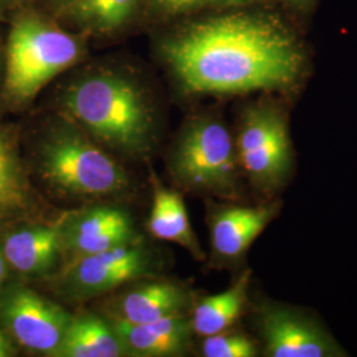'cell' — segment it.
<instances>
[{
    "label": "cell",
    "mask_w": 357,
    "mask_h": 357,
    "mask_svg": "<svg viewBox=\"0 0 357 357\" xmlns=\"http://www.w3.org/2000/svg\"><path fill=\"white\" fill-rule=\"evenodd\" d=\"M167 169L178 190L225 200L240 193L241 167L234 138L215 115L190 119L168 150Z\"/></svg>",
    "instance_id": "obj_4"
},
{
    "label": "cell",
    "mask_w": 357,
    "mask_h": 357,
    "mask_svg": "<svg viewBox=\"0 0 357 357\" xmlns=\"http://www.w3.org/2000/svg\"><path fill=\"white\" fill-rule=\"evenodd\" d=\"M78 38L38 16L26 15L13 23L6 61L1 101L19 110L43 88L82 56Z\"/></svg>",
    "instance_id": "obj_5"
},
{
    "label": "cell",
    "mask_w": 357,
    "mask_h": 357,
    "mask_svg": "<svg viewBox=\"0 0 357 357\" xmlns=\"http://www.w3.org/2000/svg\"><path fill=\"white\" fill-rule=\"evenodd\" d=\"M19 347L15 344L11 336L0 328V357L17 356Z\"/></svg>",
    "instance_id": "obj_22"
},
{
    "label": "cell",
    "mask_w": 357,
    "mask_h": 357,
    "mask_svg": "<svg viewBox=\"0 0 357 357\" xmlns=\"http://www.w3.org/2000/svg\"><path fill=\"white\" fill-rule=\"evenodd\" d=\"M72 315L29 282L15 277L0 295V328L19 349L38 356L56 357Z\"/></svg>",
    "instance_id": "obj_8"
},
{
    "label": "cell",
    "mask_w": 357,
    "mask_h": 357,
    "mask_svg": "<svg viewBox=\"0 0 357 357\" xmlns=\"http://www.w3.org/2000/svg\"><path fill=\"white\" fill-rule=\"evenodd\" d=\"M56 224L64 265L85 255L144 238L134 213L123 203L73 206L61 212Z\"/></svg>",
    "instance_id": "obj_9"
},
{
    "label": "cell",
    "mask_w": 357,
    "mask_h": 357,
    "mask_svg": "<svg viewBox=\"0 0 357 357\" xmlns=\"http://www.w3.org/2000/svg\"><path fill=\"white\" fill-rule=\"evenodd\" d=\"M110 321L125 345L128 356H184L191 348L195 335L190 314L141 324Z\"/></svg>",
    "instance_id": "obj_15"
},
{
    "label": "cell",
    "mask_w": 357,
    "mask_h": 357,
    "mask_svg": "<svg viewBox=\"0 0 357 357\" xmlns=\"http://www.w3.org/2000/svg\"><path fill=\"white\" fill-rule=\"evenodd\" d=\"M250 277L252 271L246 270L228 290L193 303L190 318L195 335L205 337L229 330L243 314Z\"/></svg>",
    "instance_id": "obj_18"
},
{
    "label": "cell",
    "mask_w": 357,
    "mask_h": 357,
    "mask_svg": "<svg viewBox=\"0 0 357 357\" xmlns=\"http://www.w3.org/2000/svg\"><path fill=\"white\" fill-rule=\"evenodd\" d=\"M149 181L153 190V206L147 220V230L153 238L178 243L197 259H204V250L192 229L191 221L183 196L176 190L166 187L149 167Z\"/></svg>",
    "instance_id": "obj_16"
},
{
    "label": "cell",
    "mask_w": 357,
    "mask_h": 357,
    "mask_svg": "<svg viewBox=\"0 0 357 357\" xmlns=\"http://www.w3.org/2000/svg\"><path fill=\"white\" fill-rule=\"evenodd\" d=\"M13 271L7 264V259L3 255L1 249H0V295L3 293V290L6 289V286L8 284V282L13 280Z\"/></svg>",
    "instance_id": "obj_23"
},
{
    "label": "cell",
    "mask_w": 357,
    "mask_h": 357,
    "mask_svg": "<svg viewBox=\"0 0 357 357\" xmlns=\"http://www.w3.org/2000/svg\"><path fill=\"white\" fill-rule=\"evenodd\" d=\"M258 0H153L156 11L165 15H183L206 7H243Z\"/></svg>",
    "instance_id": "obj_21"
},
{
    "label": "cell",
    "mask_w": 357,
    "mask_h": 357,
    "mask_svg": "<svg viewBox=\"0 0 357 357\" xmlns=\"http://www.w3.org/2000/svg\"><path fill=\"white\" fill-rule=\"evenodd\" d=\"M278 213L275 204L213 205L208 212L212 259L217 266L241 261L255 238Z\"/></svg>",
    "instance_id": "obj_13"
},
{
    "label": "cell",
    "mask_w": 357,
    "mask_h": 357,
    "mask_svg": "<svg viewBox=\"0 0 357 357\" xmlns=\"http://www.w3.org/2000/svg\"><path fill=\"white\" fill-rule=\"evenodd\" d=\"M139 0H78L76 13L81 23L98 32H110L123 26Z\"/></svg>",
    "instance_id": "obj_19"
},
{
    "label": "cell",
    "mask_w": 357,
    "mask_h": 357,
    "mask_svg": "<svg viewBox=\"0 0 357 357\" xmlns=\"http://www.w3.org/2000/svg\"><path fill=\"white\" fill-rule=\"evenodd\" d=\"M281 1L283 4H287L294 8H299V10H306L307 7L312 3V0H277Z\"/></svg>",
    "instance_id": "obj_24"
},
{
    "label": "cell",
    "mask_w": 357,
    "mask_h": 357,
    "mask_svg": "<svg viewBox=\"0 0 357 357\" xmlns=\"http://www.w3.org/2000/svg\"><path fill=\"white\" fill-rule=\"evenodd\" d=\"M258 330L268 356H335L337 347L314 321L283 307L264 306L258 311Z\"/></svg>",
    "instance_id": "obj_14"
},
{
    "label": "cell",
    "mask_w": 357,
    "mask_h": 357,
    "mask_svg": "<svg viewBox=\"0 0 357 357\" xmlns=\"http://www.w3.org/2000/svg\"><path fill=\"white\" fill-rule=\"evenodd\" d=\"M59 215L31 176L17 131L0 123V228L19 221H53Z\"/></svg>",
    "instance_id": "obj_11"
},
{
    "label": "cell",
    "mask_w": 357,
    "mask_h": 357,
    "mask_svg": "<svg viewBox=\"0 0 357 357\" xmlns=\"http://www.w3.org/2000/svg\"><path fill=\"white\" fill-rule=\"evenodd\" d=\"M101 299L98 312L107 319L128 324L190 314L195 303L185 283L160 274L128 282Z\"/></svg>",
    "instance_id": "obj_10"
},
{
    "label": "cell",
    "mask_w": 357,
    "mask_h": 357,
    "mask_svg": "<svg viewBox=\"0 0 357 357\" xmlns=\"http://www.w3.org/2000/svg\"><path fill=\"white\" fill-rule=\"evenodd\" d=\"M57 1H61V3H66V4H68V3H69V4H76L78 0H57Z\"/></svg>",
    "instance_id": "obj_25"
},
{
    "label": "cell",
    "mask_w": 357,
    "mask_h": 357,
    "mask_svg": "<svg viewBox=\"0 0 357 357\" xmlns=\"http://www.w3.org/2000/svg\"><path fill=\"white\" fill-rule=\"evenodd\" d=\"M0 249L13 277L29 283L47 281L64 265L56 220L1 227Z\"/></svg>",
    "instance_id": "obj_12"
},
{
    "label": "cell",
    "mask_w": 357,
    "mask_h": 357,
    "mask_svg": "<svg viewBox=\"0 0 357 357\" xmlns=\"http://www.w3.org/2000/svg\"><path fill=\"white\" fill-rule=\"evenodd\" d=\"M241 171L258 191L273 193L289 178L293 153L280 107L258 102L245 109L234 138Z\"/></svg>",
    "instance_id": "obj_7"
},
{
    "label": "cell",
    "mask_w": 357,
    "mask_h": 357,
    "mask_svg": "<svg viewBox=\"0 0 357 357\" xmlns=\"http://www.w3.org/2000/svg\"><path fill=\"white\" fill-rule=\"evenodd\" d=\"M61 114L121 159L144 162L159 144V125L149 91L132 77L100 69L63 90Z\"/></svg>",
    "instance_id": "obj_3"
},
{
    "label": "cell",
    "mask_w": 357,
    "mask_h": 357,
    "mask_svg": "<svg viewBox=\"0 0 357 357\" xmlns=\"http://www.w3.org/2000/svg\"><path fill=\"white\" fill-rule=\"evenodd\" d=\"M162 56L190 94L291 88L306 65L293 32L259 13H230L190 24L163 41Z\"/></svg>",
    "instance_id": "obj_1"
},
{
    "label": "cell",
    "mask_w": 357,
    "mask_h": 357,
    "mask_svg": "<svg viewBox=\"0 0 357 357\" xmlns=\"http://www.w3.org/2000/svg\"><path fill=\"white\" fill-rule=\"evenodd\" d=\"M126 348L114 326L101 312H77L56 357H125Z\"/></svg>",
    "instance_id": "obj_17"
},
{
    "label": "cell",
    "mask_w": 357,
    "mask_h": 357,
    "mask_svg": "<svg viewBox=\"0 0 357 357\" xmlns=\"http://www.w3.org/2000/svg\"><path fill=\"white\" fill-rule=\"evenodd\" d=\"M24 153L38 190L72 208L125 204L135 193V183L121 158L66 115H59L43 128Z\"/></svg>",
    "instance_id": "obj_2"
},
{
    "label": "cell",
    "mask_w": 357,
    "mask_h": 357,
    "mask_svg": "<svg viewBox=\"0 0 357 357\" xmlns=\"http://www.w3.org/2000/svg\"><path fill=\"white\" fill-rule=\"evenodd\" d=\"M162 271L163 257L143 238L75 259L47 282L59 299L79 305L101 299L128 282Z\"/></svg>",
    "instance_id": "obj_6"
},
{
    "label": "cell",
    "mask_w": 357,
    "mask_h": 357,
    "mask_svg": "<svg viewBox=\"0 0 357 357\" xmlns=\"http://www.w3.org/2000/svg\"><path fill=\"white\" fill-rule=\"evenodd\" d=\"M202 355L205 357H253L257 347L248 336L236 332L222 331L205 336L202 343Z\"/></svg>",
    "instance_id": "obj_20"
}]
</instances>
